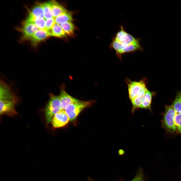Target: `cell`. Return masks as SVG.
I'll list each match as a JSON object with an SVG mask.
<instances>
[{"instance_id":"cell-2","label":"cell","mask_w":181,"mask_h":181,"mask_svg":"<svg viewBox=\"0 0 181 181\" xmlns=\"http://www.w3.org/2000/svg\"><path fill=\"white\" fill-rule=\"evenodd\" d=\"M48 102L45 109L44 114L46 122L50 123L58 112L61 110V105L59 96L50 95Z\"/></svg>"},{"instance_id":"cell-10","label":"cell","mask_w":181,"mask_h":181,"mask_svg":"<svg viewBox=\"0 0 181 181\" xmlns=\"http://www.w3.org/2000/svg\"><path fill=\"white\" fill-rule=\"evenodd\" d=\"M50 36V33L45 29H38L33 34L30 39L32 44L36 45Z\"/></svg>"},{"instance_id":"cell-22","label":"cell","mask_w":181,"mask_h":181,"mask_svg":"<svg viewBox=\"0 0 181 181\" xmlns=\"http://www.w3.org/2000/svg\"><path fill=\"white\" fill-rule=\"evenodd\" d=\"M175 124L177 130L181 133V114L176 113L174 118Z\"/></svg>"},{"instance_id":"cell-12","label":"cell","mask_w":181,"mask_h":181,"mask_svg":"<svg viewBox=\"0 0 181 181\" xmlns=\"http://www.w3.org/2000/svg\"><path fill=\"white\" fill-rule=\"evenodd\" d=\"M156 94L155 92H151L148 89L144 96L140 108L148 109L152 111L151 105L152 99Z\"/></svg>"},{"instance_id":"cell-19","label":"cell","mask_w":181,"mask_h":181,"mask_svg":"<svg viewBox=\"0 0 181 181\" xmlns=\"http://www.w3.org/2000/svg\"><path fill=\"white\" fill-rule=\"evenodd\" d=\"M172 105L176 113L181 114V90L177 91Z\"/></svg>"},{"instance_id":"cell-24","label":"cell","mask_w":181,"mask_h":181,"mask_svg":"<svg viewBox=\"0 0 181 181\" xmlns=\"http://www.w3.org/2000/svg\"><path fill=\"white\" fill-rule=\"evenodd\" d=\"M87 179L88 180H89V181H97L96 180L93 179L91 178H90L89 177H88L87 178ZM119 181H123L120 180Z\"/></svg>"},{"instance_id":"cell-17","label":"cell","mask_w":181,"mask_h":181,"mask_svg":"<svg viewBox=\"0 0 181 181\" xmlns=\"http://www.w3.org/2000/svg\"><path fill=\"white\" fill-rule=\"evenodd\" d=\"M50 33V36L59 37H64L67 35L60 25L56 23L52 27Z\"/></svg>"},{"instance_id":"cell-20","label":"cell","mask_w":181,"mask_h":181,"mask_svg":"<svg viewBox=\"0 0 181 181\" xmlns=\"http://www.w3.org/2000/svg\"><path fill=\"white\" fill-rule=\"evenodd\" d=\"M67 34H72L74 30V26L72 22H68L60 25Z\"/></svg>"},{"instance_id":"cell-13","label":"cell","mask_w":181,"mask_h":181,"mask_svg":"<svg viewBox=\"0 0 181 181\" xmlns=\"http://www.w3.org/2000/svg\"><path fill=\"white\" fill-rule=\"evenodd\" d=\"M25 21L33 24L38 29H45L46 20L43 18L35 17L29 14Z\"/></svg>"},{"instance_id":"cell-11","label":"cell","mask_w":181,"mask_h":181,"mask_svg":"<svg viewBox=\"0 0 181 181\" xmlns=\"http://www.w3.org/2000/svg\"><path fill=\"white\" fill-rule=\"evenodd\" d=\"M148 90L147 86L144 87L136 97L131 101L132 105L131 111L132 113L137 109L140 108L144 96Z\"/></svg>"},{"instance_id":"cell-1","label":"cell","mask_w":181,"mask_h":181,"mask_svg":"<svg viewBox=\"0 0 181 181\" xmlns=\"http://www.w3.org/2000/svg\"><path fill=\"white\" fill-rule=\"evenodd\" d=\"M0 99L1 115L14 117L18 114L15 107L18 99L10 88L2 81L0 83Z\"/></svg>"},{"instance_id":"cell-4","label":"cell","mask_w":181,"mask_h":181,"mask_svg":"<svg viewBox=\"0 0 181 181\" xmlns=\"http://www.w3.org/2000/svg\"><path fill=\"white\" fill-rule=\"evenodd\" d=\"M95 103L93 100L85 101L80 100L78 102L68 106L65 109L70 121H74L80 113L85 108L90 106Z\"/></svg>"},{"instance_id":"cell-9","label":"cell","mask_w":181,"mask_h":181,"mask_svg":"<svg viewBox=\"0 0 181 181\" xmlns=\"http://www.w3.org/2000/svg\"><path fill=\"white\" fill-rule=\"evenodd\" d=\"M38 29L33 24L25 21L20 30L24 39L30 40Z\"/></svg>"},{"instance_id":"cell-21","label":"cell","mask_w":181,"mask_h":181,"mask_svg":"<svg viewBox=\"0 0 181 181\" xmlns=\"http://www.w3.org/2000/svg\"><path fill=\"white\" fill-rule=\"evenodd\" d=\"M130 181H145L143 169L140 167L132 180Z\"/></svg>"},{"instance_id":"cell-8","label":"cell","mask_w":181,"mask_h":181,"mask_svg":"<svg viewBox=\"0 0 181 181\" xmlns=\"http://www.w3.org/2000/svg\"><path fill=\"white\" fill-rule=\"evenodd\" d=\"M59 96L61 103V110H64L69 105L80 101L69 95L63 87L61 89L60 93Z\"/></svg>"},{"instance_id":"cell-15","label":"cell","mask_w":181,"mask_h":181,"mask_svg":"<svg viewBox=\"0 0 181 181\" xmlns=\"http://www.w3.org/2000/svg\"><path fill=\"white\" fill-rule=\"evenodd\" d=\"M29 14L35 17L44 18L42 3H38L36 4L29 12Z\"/></svg>"},{"instance_id":"cell-14","label":"cell","mask_w":181,"mask_h":181,"mask_svg":"<svg viewBox=\"0 0 181 181\" xmlns=\"http://www.w3.org/2000/svg\"><path fill=\"white\" fill-rule=\"evenodd\" d=\"M53 17L55 18L60 15L68 12L63 6L54 0L51 1Z\"/></svg>"},{"instance_id":"cell-5","label":"cell","mask_w":181,"mask_h":181,"mask_svg":"<svg viewBox=\"0 0 181 181\" xmlns=\"http://www.w3.org/2000/svg\"><path fill=\"white\" fill-rule=\"evenodd\" d=\"M176 113L172 105L165 106L162 120V125L166 131L171 133H174L177 130L174 122Z\"/></svg>"},{"instance_id":"cell-7","label":"cell","mask_w":181,"mask_h":181,"mask_svg":"<svg viewBox=\"0 0 181 181\" xmlns=\"http://www.w3.org/2000/svg\"><path fill=\"white\" fill-rule=\"evenodd\" d=\"M69 118L64 110H61L53 117L52 123L54 127L57 128L63 127L68 123Z\"/></svg>"},{"instance_id":"cell-16","label":"cell","mask_w":181,"mask_h":181,"mask_svg":"<svg viewBox=\"0 0 181 181\" xmlns=\"http://www.w3.org/2000/svg\"><path fill=\"white\" fill-rule=\"evenodd\" d=\"M55 23L60 25L68 22H72L73 21L72 15L68 12L62 14L55 18Z\"/></svg>"},{"instance_id":"cell-3","label":"cell","mask_w":181,"mask_h":181,"mask_svg":"<svg viewBox=\"0 0 181 181\" xmlns=\"http://www.w3.org/2000/svg\"><path fill=\"white\" fill-rule=\"evenodd\" d=\"M113 38L120 43V53L129 45L140 42V39L136 38L126 32L122 25Z\"/></svg>"},{"instance_id":"cell-6","label":"cell","mask_w":181,"mask_h":181,"mask_svg":"<svg viewBox=\"0 0 181 181\" xmlns=\"http://www.w3.org/2000/svg\"><path fill=\"white\" fill-rule=\"evenodd\" d=\"M125 81L128 85L129 98L131 101L143 88L147 86V80L145 78L138 81H131L126 79Z\"/></svg>"},{"instance_id":"cell-23","label":"cell","mask_w":181,"mask_h":181,"mask_svg":"<svg viewBox=\"0 0 181 181\" xmlns=\"http://www.w3.org/2000/svg\"><path fill=\"white\" fill-rule=\"evenodd\" d=\"M55 23V18L54 17L46 20L45 30L50 33L52 27Z\"/></svg>"},{"instance_id":"cell-18","label":"cell","mask_w":181,"mask_h":181,"mask_svg":"<svg viewBox=\"0 0 181 181\" xmlns=\"http://www.w3.org/2000/svg\"><path fill=\"white\" fill-rule=\"evenodd\" d=\"M44 12V18L45 20L54 17L51 1L42 3Z\"/></svg>"}]
</instances>
